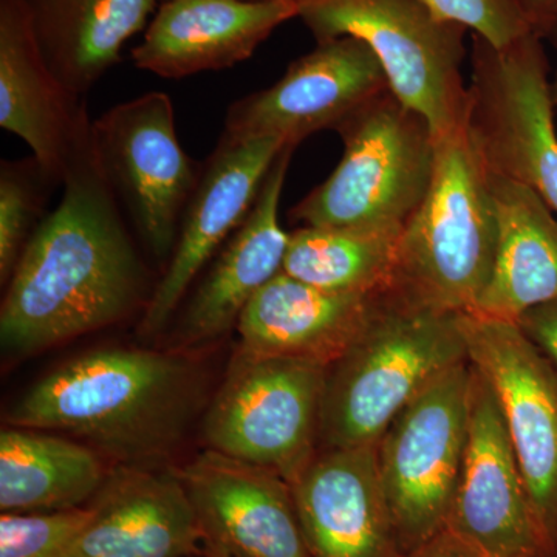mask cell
Returning <instances> with one entry per match:
<instances>
[{
    "label": "cell",
    "instance_id": "24",
    "mask_svg": "<svg viewBox=\"0 0 557 557\" xmlns=\"http://www.w3.org/2000/svg\"><path fill=\"white\" fill-rule=\"evenodd\" d=\"M97 450L42 429L0 432V509L53 512L84 507L108 480Z\"/></svg>",
    "mask_w": 557,
    "mask_h": 557
},
{
    "label": "cell",
    "instance_id": "13",
    "mask_svg": "<svg viewBox=\"0 0 557 557\" xmlns=\"http://www.w3.org/2000/svg\"><path fill=\"white\" fill-rule=\"evenodd\" d=\"M391 90L368 44L351 36L317 42L288 65L277 83L230 106L223 135L277 138L298 146L321 131H336L373 98Z\"/></svg>",
    "mask_w": 557,
    "mask_h": 557
},
{
    "label": "cell",
    "instance_id": "32",
    "mask_svg": "<svg viewBox=\"0 0 557 557\" xmlns=\"http://www.w3.org/2000/svg\"><path fill=\"white\" fill-rule=\"evenodd\" d=\"M544 39H548L549 42L555 46L557 50V14L555 20H553L552 24H549L547 33H545ZM549 90H552V100L555 108H557V69L555 73V78H553L552 83H549Z\"/></svg>",
    "mask_w": 557,
    "mask_h": 557
},
{
    "label": "cell",
    "instance_id": "10",
    "mask_svg": "<svg viewBox=\"0 0 557 557\" xmlns=\"http://www.w3.org/2000/svg\"><path fill=\"white\" fill-rule=\"evenodd\" d=\"M468 124L487 168L530 186L557 218V132L536 33L497 49L472 35Z\"/></svg>",
    "mask_w": 557,
    "mask_h": 557
},
{
    "label": "cell",
    "instance_id": "9",
    "mask_svg": "<svg viewBox=\"0 0 557 557\" xmlns=\"http://www.w3.org/2000/svg\"><path fill=\"white\" fill-rule=\"evenodd\" d=\"M91 146L132 228L164 271L203 166L180 143L170 95L149 91L113 106L91 121Z\"/></svg>",
    "mask_w": 557,
    "mask_h": 557
},
{
    "label": "cell",
    "instance_id": "30",
    "mask_svg": "<svg viewBox=\"0 0 557 557\" xmlns=\"http://www.w3.org/2000/svg\"><path fill=\"white\" fill-rule=\"evenodd\" d=\"M403 557H487L478 548L457 536L449 528H443L426 542Z\"/></svg>",
    "mask_w": 557,
    "mask_h": 557
},
{
    "label": "cell",
    "instance_id": "22",
    "mask_svg": "<svg viewBox=\"0 0 557 557\" xmlns=\"http://www.w3.org/2000/svg\"><path fill=\"white\" fill-rule=\"evenodd\" d=\"M498 223L496 258L472 313L516 322L557 299V218L536 190L490 170Z\"/></svg>",
    "mask_w": 557,
    "mask_h": 557
},
{
    "label": "cell",
    "instance_id": "31",
    "mask_svg": "<svg viewBox=\"0 0 557 557\" xmlns=\"http://www.w3.org/2000/svg\"><path fill=\"white\" fill-rule=\"evenodd\" d=\"M525 9L534 32L544 39L549 24L557 14V0H519Z\"/></svg>",
    "mask_w": 557,
    "mask_h": 557
},
{
    "label": "cell",
    "instance_id": "7",
    "mask_svg": "<svg viewBox=\"0 0 557 557\" xmlns=\"http://www.w3.org/2000/svg\"><path fill=\"white\" fill-rule=\"evenodd\" d=\"M327 368L237 351L205 416L208 449L292 483L319 450Z\"/></svg>",
    "mask_w": 557,
    "mask_h": 557
},
{
    "label": "cell",
    "instance_id": "29",
    "mask_svg": "<svg viewBox=\"0 0 557 557\" xmlns=\"http://www.w3.org/2000/svg\"><path fill=\"white\" fill-rule=\"evenodd\" d=\"M516 324L557 370V299L527 310Z\"/></svg>",
    "mask_w": 557,
    "mask_h": 557
},
{
    "label": "cell",
    "instance_id": "20",
    "mask_svg": "<svg viewBox=\"0 0 557 557\" xmlns=\"http://www.w3.org/2000/svg\"><path fill=\"white\" fill-rule=\"evenodd\" d=\"M298 16L295 0H164L132 60L166 79L233 67Z\"/></svg>",
    "mask_w": 557,
    "mask_h": 557
},
{
    "label": "cell",
    "instance_id": "21",
    "mask_svg": "<svg viewBox=\"0 0 557 557\" xmlns=\"http://www.w3.org/2000/svg\"><path fill=\"white\" fill-rule=\"evenodd\" d=\"M384 292H324L282 271L242 314L237 324L239 348L267 357L306 359L329 368L368 327Z\"/></svg>",
    "mask_w": 557,
    "mask_h": 557
},
{
    "label": "cell",
    "instance_id": "19",
    "mask_svg": "<svg viewBox=\"0 0 557 557\" xmlns=\"http://www.w3.org/2000/svg\"><path fill=\"white\" fill-rule=\"evenodd\" d=\"M90 507L89 522L57 557H190L203 542L175 472L120 467Z\"/></svg>",
    "mask_w": 557,
    "mask_h": 557
},
{
    "label": "cell",
    "instance_id": "2",
    "mask_svg": "<svg viewBox=\"0 0 557 557\" xmlns=\"http://www.w3.org/2000/svg\"><path fill=\"white\" fill-rule=\"evenodd\" d=\"M201 395V372L180 350L98 348L36 381L7 421L67 432L121 467L149 468L177 448Z\"/></svg>",
    "mask_w": 557,
    "mask_h": 557
},
{
    "label": "cell",
    "instance_id": "35",
    "mask_svg": "<svg viewBox=\"0 0 557 557\" xmlns=\"http://www.w3.org/2000/svg\"><path fill=\"white\" fill-rule=\"evenodd\" d=\"M205 557H208L207 555H205Z\"/></svg>",
    "mask_w": 557,
    "mask_h": 557
},
{
    "label": "cell",
    "instance_id": "12",
    "mask_svg": "<svg viewBox=\"0 0 557 557\" xmlns=\"http://www.w3.org/2000/svg\"><path fill=\"white\" fill-rule=\"evenodd\" d=\"M445 527L487 557L557 555L531 504L496 395L474 368L467 450Z\"/></svg>",
    "mask_w": 557,
    "mask_h": 557
},
{
    "label": "cell",
    "instance_id": "4",
    "mask_svg": "<svg viewBox=\"0 0 557 557\" xmlns=\"http://www.w3.org/2000/svg\"><path fill=\"white\" fill-rule=\"evenodd\" d=\"M460 314L410 306L386 289L368 327L327 368L319 449L379 445L418 394L468 361Z\"/></svg>",
    "mask_w": 557,
    "mask_h": 557
},
{
    "label": "cell",
    "instance_id": "14",
    "mask_svg": "<svg viewBox=\"0 0 557 557\" xmlns=\"http://www.w3.org/2000/svg\"><path fill=\"white\" fill-rule=\"evenodd\" d=\"M287 146L292 145L277 138L233 139L222 134L203 161L170 263L143 311V338H156L168 329L201 271L248 218L271 166Z\"/></svg>",
    "mask_w": 557,
    "mask_h": 557
},
{
    "label": "cell",
    "instance_id": "17",
    "mask_svg": "<svg viewBox=\"0 0 557 557\" xmlns=\"http://www.w3.org/2000/svg\"><path fill=\"white\" fill-rule=\"evenodd\" d=\"M295 149L287 146L282 150L248 218L178 307L172 319L175 321L172 339L177 346L212 343L231 329H237L249 302L282 273L289 233L282 228L278 208Z\"/></svg>",
    "mask_w": 557,
    "mask_h": 557
},
{
    "label": "cell",
    "instance_id": "28",
    "mask_svg": "<svg viewBox=\"0 0 557 557\" xmlns=\"http://www.w3.org/2000/svg\"><path fill=\"white\" fill-rule=\"evenodd\" d=\"M435 16L471 30L497 49L534 32L519 0H423ZM537 35V33H536Z\"/></svg>",
    "mask_w": 557,
    "mask_h": 557
},
{
    "label": "cell",
    "instance_id": "33",
    "mask_svg": "<svg viewBox=\"0 0 557 557\" xmlns=\"http://www.w3.org/2000/svg\"><path fill=\"white\" fill-rule=\"evenodd\" d=\"M205 555H207L208 557H226V556L220 555V553H214V552H207V553H205Z\"/></svg>",
    "mask_w": 557,
    "mask_h": 557
},
{
    "label": "cell",
    "instance_id": "26",
    "mask_svg": "<svg viewBox=\"0 0 557 557\" xmlns=\"http://www.w3.org/2000/svg\"><path fill=\"white\" fill-rule=\"evenodd\" d=\"M61 186L36 157L0 163V281L11 274L47 218V201Z\"/></svg>",
    "mask_w": 557,
    "mask_h": 557
},
{
    "label": "cell",
    "instance_id": "11",
    "mask_svg": "<svg viewBox=\"0 0 557 557\" xmlns=\"http://www.w3.org/2000/svg\"><path fill=\"white\" fill-rule=\"evenodd\" d=\"M468 361L496 395L531 504L557 548V370L512 321L460 314Z\"/></svg>",
    "mask_w": 557,
    "mask_h": 557
},
{
    "label": "cell",
    "instance_id": "8",
    "mask_svg": "<svg viewBox=\"0 0 557 557\" xmlns=\"http://www.w3.org/2000/svg\"><path fill=\"white\" fill-rule=\"evenodd\" d=\"M472 366L432 381L376 445L381 487L403 556L446 525L468 443Z\"/></svg>",
    "mask_w": 557,
    "mask_h": 557
},
{
    "label": "cell",
    "instance_id": "23",
    "mask_svg": "<svg viewBox=\"0 0 557 557\" xmlns=\"http://www.w3.org/2000/svg\"><path fill=\"white\" fill-rule=\"evenodd\" d=\"M40 49L73 94L84 97L148 25L157 0H28Z\"/></svg>",
    "mask_w": 557,
    "mask_h": 557
},
{
    "label": "cell",
    "instance_id": "27",
    "mask_svg": "<svg viewBox=\"0 0 557 557\" xmlns=\"http://www.w3.org/2000/svg\"><path fill=\"white\" fill-rule=\"evenodd\" d=\"M91 507L53 512H2L0 557H57L91 518Z\"/></svg>",
    "mask_w": 557,
    "mask_h": 557
},
{
    "label": "cell",
    "instance_id": "16",
    "mask_svg": "<svg viewBox=\"0 0 557 557\" xmlns=\"http://www.w3.org/2000/svg\"><path fill=\"white\" fill-rule=\"evenodd\" d=\"M0 127L24 139L61 186L91 134L84 97L44 57L28 0H0Z\"/></svg>",
    "mask_w": 557,
    "mask_h": 557
},
{
    "label": "cell",
    "instance_id": "6",
    "mask_svg": "<svg viewBox=\"0 0 557 557\" xmlns=\"http://www.w3.org/2000/svg\"><path fill=\"white\" fill-rule=\"evenodd\" d=\"M298 17L317 42L351 36L368 44L392 94L428 120L435 139L467 124L468 30L440 20L423 0H302Z\"/></svg>",
    "mask_w": 557,
    "mask_h": 557
},
{
    "label": "cell",
    "instance_id": "15",
    "mask_svg": "<svg viewBox=\"0 0 557 557\" xmlns=\"http://www.w3.org/2000/svg\"><path fill=\"white\" fill-rule=\"evenodd\" d=\"M177 474L196 512L205 553L310 557L292 485L276 472L207 448Z\"/></svg>",
    "mask_w": 557,
    "mask_h": 557
},
{
    "label": "cell",
    "instance_id": "5",
    "mask_svg": "<svg viewBox=\"0 0 557 557\" xmlns=\"http://www.w3.org/2000/svg\"><path fill=\"white\" fill-rule=\"evenodd\" d=\"M338 166L289 211L304 226L403 230L434 177L437 139L423 115L384 91L339 124Z\"/></svg>",
    "mask_w": 557,
    "mask_h": 557
},
{
    "label": "cell",
    "instance_id": "36",
    "mask_svg": "<svg viewBox=\"0 0 557 557\" xmlns=\"http://www.w3.org/2000/svg\"><path fill=\"white\" fill-rule=\"evenodd\" d=\"M555 557H557V555Z\"/></svg>",
    "mask_w": 557,
    "mask_h": 557
},
{
    "label": "cell",
    "instance_id": "1",
    "mask_svg": "<svg viewBox=\"0 0 557 557\" xmlns=\"http://www.w3.org/2000/svg\"><path fill=\"white\" fill-rule=\"evenodd\" d=\"M156 285L90 138L70 161L62 197L11 274L0 346L22 359L145 311Z\"/></svg>",
    "mask_w": 557,
    "mask_h": 557
},
{
    "label": "cell",
    "instance_id": "34",
    "mask_svg": "<svg viewBox=\"0 0 557 557\" xmlns=\"http://www.w3.org/2000/svg\"><path fill=\"white\" fill-rule=\"evenodd\" d=\"M295 2H302V0H295Z\"/></svg>",
    "mask_w": 557,
    "mask_h": 557
},
{
    "label": "cell",
    "instance_id": "3",
    "mask_svg": "<svg viewBox=\"0 0 557 557\" xmlns=\"http://www.w3.org/2000/svg\"><path fill=\"white\" fill-rule=\"evenodd\" d=\"M497 239L490 168L467 121L437 139L431 188L403 226L387 289L421 309L472 313Z\"/></svg>",
    "mask_w": 557,
    "mask_h": 557
},
{
    "label": "cell",
    "instance_id": "18",
    "mask_svg": "<svg viewBox=\"0 0 557 557\" xmlns=\"http://www.w3.org/2000/svg\"><path fill=\"white\" fill-rule=\"evenodd\" d=\"M289 485L310 557H403L376 445L319 449Z\"/></svg>",
    "mask_w": 557,
    "mask_h": 557
},
{
    "label": "cell",
    "instance_id": "25",
    "mask_svg": "<svg viewBox=\"0 0 557 557\" xmlns=\"http://www.w3.org/2000/svg\"><path fill=\"white\" fill-rule=\"evenodd\" d=\"M401 230L302 226L289 233L284 271L311 287L343 295L387 289Z\"/></svg>",
    "mask_w": 557,
    "mask_h": 557
}]
</instances>
